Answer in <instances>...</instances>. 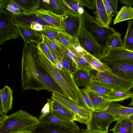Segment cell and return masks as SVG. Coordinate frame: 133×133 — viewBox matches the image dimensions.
I'll list each match as a JSON object with an SVG mask.
<instances>
[{"label": "cell", "mask_w": 133, "mask_h": 133, "mask_svg": "<svg viewBox=\"0 0 133 133\" xmlns=\"http://www.w3.org/2000/svg\"><path fill=\"white\" fill-rule=\"evenodd\" d=\"M33 133H89L87 129H73L53 124L40 123L33 131Z\"/></svg>", "instance_id": "4fadbf2b"}, {"label": "cell", "mask_w": 133, "mask_h": 133, "mask_svg": "<svg viewBox=\"0 0 133 133\" xmlns=\"http://www.w3.org/2000/svg\"><path fill=\"white\" fill-rule=\"evenodd\" d=\"M30 28L33 30L38 32L43 31V25L35 22H32L31 23Z\"/></svg>", "instance_id": "681fc988"}, {"label": "cell", "mask_w": 133, "mask_h": 133, "mask_svg": "<svg viewBox=\"0 0 133 133\" xmlns=\"http://www.w3.org/2000/svg\"><path fill=\"white\" fill-rule=\"evenodd\" d=\"M51 11L55 14L61 16L66 13L63 0H50Z\"/></svg>", "instance_id": "e575fe53"}, {"label": "cell", "mask_w": 133, "mask_h": 133, "mask_svg": "<svg viewBox=\"0 0 133 133\" xmlns=\"http://www.w3.org/2000/svg\"><path fill=\"white\" fill-rule=\"evenodd\" d=\"M79 1L82 6H86L89 9H96V0H79Z\"/></svg>", "instance_id": "ee69618b"}, {"label": "cell", "mask_w": 133, "mask_h": 133, "mask_svg": "<svg viewBox=\"0 0 133 133\" xmlns=\"http://www.w3.org/2000/svg\"><path fill=\"white\" fill-rule=\"evenodd\" d=\"M59 59L62 65L63 69L71 74H73L76 71V70L73 67L65 54L62 57Z\"/></svg>", "instance_id": "f35d334b"}, {"label": "cell", "mask_w": 133, "mask_h": 133, "mask_svg": "<svg viewBox=\"0 0 133 133\" xmlns=\"http://www.w3.org/2000/svg\"><path fill=\"white\" fill-rule=\"evenodd\" d=\"M85 89L88 91L97 94L107 98L109 94L114 90L106 84L96 80L91 76V81Z\"/></svg>", "instance_id": "44dd1931"}, {"label": "cell", "mask_w": 133, "mask_h": 133, "mask_svg": "<svg viewBox=\"0 0 133 133\" xmlns=\"http://www.w3.org/2000/svg\"><path fill=\"white\" fill-rule=\"evenodd\" d=\"M90 64L92 69L97 71H111V69L106 64L95 57H92Z\"/></svg>", "instance_id": "d590c367"}, {"label": "cell", "mask_w": 133, "mask_h": 133, "mask_svg": "<svg viewBox=\"0 0 133 133\" xmlns=\"http://www.w3.org/2000/svg\"><path fill=\"white\" fill-rule=\"evenodd\" d=\"M81 46L84 50L93 57L99 59L101 57L103 49L97 41L83 27L77 37Z\"/></svg>", "instance_id": "9c48e42d"}, {"label": "cell", "mask_w": 133, "mask_h": 133, "mask_svg": "<svg viewBox=\"0 0 133 133\" xmlns=\"http://www.w3.org/2000/svg\"><path fill=\"white\" fill-rule=\"evenodd\" d=\"M124 47L126 50L133 51V20H129L126 34L124 37Z\"/></svg>", "instance_id": "f1b7e54d"}, {"label": "cell", "mask_w": 133, "mask_h": 133, "mask_svg": "<svg viewBox=\"0 0 133 133\" xmlns=\"http://www.w3.org/2000/svg\"><path fill=\"white\" fill-rule=\"evenodd\" d=\"M110 131H113V133H132L131 123L128 118L117 121Z\"/></svg>", "instance_id": "83f0119b"}, {"label": "cell", "mask_w": 133, "mask_h": 133, "mask_svg": "<svg viewBox=\"0 0 133 133\" xmlns=\"http://www.w3.org/2000/svg\"><path fill=\"white\" fill-rule=\"evenodd\" d=\"M63 1L66 12L74 15H79L78 12V10L80 7L83 6L81 4L79 0H63Z\"/></svg>", "instance_id": "836d02e7"}, {"label": "cell", "mask_w": 133, "mask_h": 133, "mask_svg": "<svg viewBox=\"0 0 133 133\" xmlns=\"http://www.w3.org/2000/svg\"><path fill=\"white\" fill-rule=\"evenodd\" d=\"M129 91L131 94H133V86L129 90Z\"/></svg>", "instance_id": "11a10c76"}, {"label": "cell", "mask_w": 133, "mask_h": 133, "mask_svg": "<svg viewBox=\"0 0 133 133\" xmlns=\"http://www.w3.org/2000/svg\"><path fill=\"white\" fill-rule=\"evenodd\" d=\"M50 112V105L49 103L47 101L42 108L41 111V114L39 117H44L47 115Z\"/></svg>", "instance_id": "7dc6e473"}, {"label": "cell", "mask_w": 133, "mask_h": 133, "mask_svg": "<svg viewBox=\"0 0 133 133\" xmlns=\"http://www.w3.org/2000/svg\"><path fill=\"white\" fill-rule=\"evenodd\" d=\"M33 12L37 17L45 22L64 31L61 24V16L55 14L51 11L42 8H39Z\"/></svg>", "instance_id": "e0dca14e"}, {"label": "cell", "mask_w": 133, "mask_h": 133, "mask_svg": "<svg viewBox=\"0 0 133 133\" xmlns=\"http://www.w3.org/2000/svg\"><path fill=\"white\" fill-rule=\"evenodd\" d=\"M131 102L129 104V105L131 107L133 106V97L131 98Z\"/></svg>", "instance_id": "db71d44e"}, {"label": "cell", "mask_w": 133, "mask_h": 133, "mask_svg": "<svg viewBox=\"0 0 133 133\" xmlns=\"http://www.w3.org/2000/svg\"><path fill=\"white\" fill-rule=\"evenodd\" d=\"M13 20L14 24L17 26L30 28L31 23L32 22H35L42 25L53 26L37 17L33 12L27 13L23 12L14 15Z\"/></svg>", "instance_id": "9a60e30c"}, {"label": "cell", "mask_w": 133, "mask_h": 133, "mask_svg": "<svg viewBox=\"0 0 133 133\" xmlns=\"http://www.w3.org/2000/svg\"><path fill=\"white\" fill-rule=\"evenodd\" d=\"M24 12L34 11L40 8L39 0H14Z\"/></svg>", "instance_id": "d4e9b609"}, {"label": "cell", "mask_w": 133, "mask_h": 133, "mask_svg": "<svg viewBox=\"0 0 133 133\" xmlns=\"http://www.w3.org/2000/svg\"><path fill=\"white\" fill-rule=\"evenodd\" d=\"M133 97V94L129 91L113 90L108 96L107 99L110 102L121 101Z\"/></svg>", "instance_id": "f546056e"}, {"label": "cell", "mask_w": 133, "mask_h": 133, "mask_svg": "<svg viewBox=\"0 0 133 133\" xmlns=\"http://www.w3.org/2000/svg\"><path fill=\"white\" fill-rule=\"evenodd\" d=\"M0 119V133L33 130L40 123L38 118L21 109Z\"/></svg>", "instance_id": "3957f363"}, {"label": "cell", "mask_w": 133, "mask_h": 133, "mask_svg": "<svg viewBox=\"0 0 133 133\" xmlns=\"http://www.w3.org/2000/svg\"><path fill=\"white\" fill-rule=\"evenodd\" d=\"M110 5L115 13L116 15L118 13L117 11V0H105Z\"/></svg>", "instance_id": "c3c4849f"}, {"label": "cell", "mask_w": 133, "mask_h": 133, "mask_svg": "<svg viewBox=\"0 0 133 133\" xmlns=\"http://www.w3.org/2000/svg\"><path fill=\"white\" fill-rule=\"evenodd\" d=\"M87 91L91 99L92 111L104 112L108 109L111 102L108 101L107 98L97 94Z\"/></svg>", "instance_id": "7402d4cb"}, {"label": "cell", "mask_w": 133, "mask_h": 133, "mask_svg": "<svg viewBox=\"0 0 133 133\" xmlns=\"http://www.w3.org/2000/svg\"><path fill=\"white\" fill-rule=\"evenodd\" d=\"M0 6L14 15L24 12L14 0H0Z\"/></svg>", "instance_id": "4dcf8cb0"}, {"label": "cell", "mask_w": 133, "mask_h": 133, "mask_svg": "<svg viewBox=\"0 0 133 133\" xmlns=\"http://www.w3.org/2000/svg\"><path fill=\"white\" fill-rule=\"evenodd\" d=\"M81 55L85 51L80 45L77 38L72 37L69 44Z\"/></svg>", "instance_id": "b9f144b4"}, {"label": "cell", "mask_w": 133, "mask_h": 133, "mask_svg": "<svg viewBox=\"0 0 133 133\" xmlns=\"http://www.w3.org/2000/svg\"><path fill=\"white\" fill-rule=\"evenodd\" d=\"M76 58L81 69L88 75L91 76V72L94 70L91 68L90 64L83 57Z\"/></svg>", "instance_id": "74e56055"}, {"label": "cell", "mask_w": 133, "mask_h": 133, "mask_svg": "<svg viewBox=\"0 0 133 133\" xmlns=\"http://www.w3.org/2000/svg\"><path fill=\"white\" fill-rule=\"evenodd\" d=\"M50 105V112L59 119L64 120L79 122L76 115L66 108L51 98H47Z\"/></svg>", "instance_id": "5bb4252c"}, {"label": "cell", "mask_w": 133, "mask_h": 133, "mask_svg": "<svg viewBox=\"0 0 133 133\" xmlns=\"http://www.w3.org/2000/svg\"><path fill=\"white\" fill-rule=\"evenodd\" d=\"M104 112L113 116L117 121L128 119L133 114V108L124 107L116 102H111L108 109Z\"/></svg>", "instance_id": "2e32d148"}, {"label": "cell", "mask_w": 133, "mask_h": 133, "mask_svg": "<svg viewBox=\"0 0 133 133\" xmlns=\"http://www.w3.org/2000/svg\"><path fill=\"white\" fill-rule=\"evenodd\" d=\"M38 58L42 66L50 75L68 96V99L79 105L78 94L79 89L77 86L74 74L64 70L57 69L39 50H37Z\"/></svg>", "instance_id": "7a4b0ae2"}, {"label": "cell", "mask_w": 133, "mask_h": 133, "mask_svg": "<svg viewBox=\"0 0 133 133\" xmlns=\"http://www.w3.org/2000/svg\"><path fill=\"white\" fill-rule=\"evenodd\" d=\"M0 113L6 114L12 108L13 91L9 86L5 85L0 90Z\"/></svg>", "instance_id": "ac0fdd59"}, {"label": "cell", "mask_w": 133, "mask_h": 133, "mask_svg": "<svg viewBox=\"0 0 133 133\" xmlns=\"http://www.w3.org/2000/svg\"><path fill=\"white\" fill-rule=\"evenodd\" d=\"M64 54L67 57L73 67L75 69L76 71L77 70L81 69L79 63L76 56L67 47L65 50Z\"/></svg>", "instance_id": "ab89813d"}, {"label": "cell", "mask_w": 133, "mask_h": 133, "mask_svg": "<svg viewBox=\"0 0 133 133\" xmlns=\"http://www.w3.org/2000/svg\"><path fill=\"white\" fill-rule=\"evenodd\" d=\"M101 61L106 64L111 71L116 75L133 82V64L115 61Z\"/></svg>", "instance_id": "7c38bea8"}, {"label": "cell", "mask_w": 133, "mask_h": 133, "mask_svg": "<svg viewBox=\"0 0 133 133\" xmlns=\"http://www.w3.org/2000/svg\"><path fill=\"white\" fill-rule=\"evenodd\" d=\"M51 98L76 115L79 120V122L86 125L89 122L91 111L56 93H52Z\"/></svg>", "instance_id": "ba28073f"}, {"label": "cell", "mask_w": 133, "mask_h": 133, "mask_svg": "<svg viewBox=\"0 0 133 133\" xmlns=\"http://www.w3.org/2000/svg\"><path fill=\"white\" fill-rule=\"evenodd\" d=\"M36 46L37 49L39 50L46 57L51 52L48 46L43 40Z\"/></svg>", "instance_id": "7bdbcfd3"}, {"label": "cell", "mask_w": 133, "mask_h": 133, "mask_svg": "<svg viewBox=\"0 0 133 133\" xmlns=\"http://www.w3.org/2000/svg\"><path fill=\"white\" fill-rule=\"evenodd\" d=\"M81 17L83 27L97 41L103 50L108 39L116 31L112 27H107L99 24L85 10Z\"/></svg>", "instance_id": "277c9868"}, {"label": "cell", "mask_w": 133, "mask_h": 133, "mask_svg": "<svg viewBox=\"0 0 133 133\" xmlns=\"http://www.w3.org/2000/svg\"><path fill=\"white\" fill-rule=\"evenodd\" d=\"M33 130H23L21 131L15 133H33Z\"/></svg>", "instance_id": "f5cc1de1"}, {"label": "cell", "mask_w": 133, "mask_h": 133, "mask_svg": "<svg viewBox=\"0 0 133 133\" xmlns=\"http://www.w3.org/2000/svg\"><path fill=\"white\" fill-rule=\"evenodd\" d=\"M14 14L0 8V44L11 39H16L19 35L17 26L14 24Z\"/></svg>", "instance_id": "5b68a950"}, {"label": "cell", "mask_w": 133, "mask_h": 133, "mask_svg": "<svg viewBox=\"0 0 133 133\" xmlns=\"http://www.w3.org/2000/svg\"><path fill=\"white\" fill-rule=\"evenodd\" d=\"M38 119L40 122L42 123L57 124L75 130H79L80 129L74 121L60 119L51 112L44 117H39Z\"/></svg>", "instance_id": "603a6c76"}, {"label": "cell", "mask_w": 133, "mask_h": 133, "mask_svg": "<svg viewBox=\"0 0 133 133\" xmlns=\"http://www.w3.org/2000/svg\"><path fill=\"white\" fill-rule=\"evenodd\" d=\"M40 8L51 11L50 0H39Z\"/></svg>", "instance_id": "bcb514c9"}, {"label": "cell", "mask_w": 133, "mask_h": 133, "mask_svg": "<svg viewBox=\"0 0 133 133\" xmlns=\"http://www.w3.org/2000/svg\"><path fill=\"white\" fill-rule=\"evenodd\" d=\"M96 9L94 12L95 19L99 24L106 27L109 26L108 16L103 0H96Z\"/></svg>", "instance_id": "cb8c5ba5"}, {"label": "cell", "mask_w": 133, "mask_h": 133, "mask_svg": "<svg viewBox=\"0 0 133 133\" xmlns=\"http://www.w3.org/2000/svg\"><path fill=\"white\" fill-rule=\"evenodd\" d=\"M19 34L23 39L24 42L30 44L33 42L38 44L42 41V36L39 32L30 28L17 26Z\"/></svg>", "instance_id": "d6986e66"}, {"label": "cell", "mask_w": 133, "mask_h": 133, "mask_svg": "<svg viewBox=\"0 0 133 133\" xmlns=\"http://www.w3.org/2000/svg\"><path fill=\"white\" fill-rule=\"evenodd\" d=\"M130 121L132 125V133H133V114L130 116L128 118Z\"/></svg>", "instance_id": "816d5d0a"}, {"label": "cell", "mask_w": 133, "mask_h": 133, "mask_svg": "<svg viewBox=\"0 0 133 133\" xmlns=\"http://www.w3.org/2000/svg\"><path fill=\"white\" fill-rule=\"evenodd\" d=\"M61 18L64 31L72 37L77 38L82 26L81 16L66 12Z\"/></svg>", "instance_id": "8fae6325"}, {"label": "cell", "mask_w": 133, "mask_h": 133, "mask_svg": "<svg viewBox=\"0 0 133 133\" xmlns=\"http://www.w3.org/2000/svg\"><path fill=\"white\" fill-rule=\"evenodd\" d=\"M121 34L116 31L108 39L105 47L110 48H124V42L121 38Z\"/></svg>", "instance_id": "1f68e13d"}, {"label": "cell", "mask_w": 133, "mask_h": 133, "mask_svg": "<svg viewBox=\"0 0 133 133\" xmlns=\"http://www.w3.org/2000/svg\"><path fill=\"white\" fill-rule=\"evenodd\" d=\"M73 74L74 80L78 87L81 86L85 87L91 82V75H88L81 69L76 70Z\"/></svg>", "instance_id": "4316f807"}, {"label": "cell", "mask_w": 133, "mask_h": 133, "mask_svg": "<svg viewBox=\"0 0 133 133\" xmlns=\"http://www.w3.org/2000/svg\"><path fill=\"white\" fill-rule=\"evenodd\" d=\"M115 121L114 116L108 113L91 111L87 129L91 133H107L109 126Z\"/></svg>", "instance_id": "8992f818"}, {"label": "cell", "mask_w": 133, "mask_h": 133, "mask_svg": "<svg viewBox=\"0 0 133 133\" xmlns=\"http://www.w3.org/2000/svg\"><path fill=\"white\" fill-rule=\"evenodd\" d=\"M103 1L108 16L109 23L110 24L112 21V18L113 16L117 15L114 12L109 5L105 0H103Z\"/></svg>", "instance_id": "f6af8a7d"}, {"label": "cell", "mask_w": 133, "mask_h": 133, "mask_svg": "<svg viewBox=\"0 0 133 133\" xmlns=\"http://www.w3.org/2000/svg\"><path fill=\"white\" fill-rule=\"evenodd\" d=\"M72 37L65 32L59 31L57 38L67 47L69 45Z\"/></svg>", "instance_id": "60d3db41"}, {"label": "cell", "mask_w": 133, "mask_h": 133, "mask_svg": "<svg viewBox=\"0 0 133 133\" xmlns=\"http://www.w3.org/2000/svg\"><path fill=\"white\" fill-rule=\"evenodd\" d=\"M78 96L79 105L89 110L92 111L91 99L87 90L85 88L79 89Z\"/></svg>", "instance_id": "d6a6232c"}, {"label": "cell", "mask_w": 133, "mask_h": 133, "mask_svg": "<svg viewBox=\"0 0 133 133\" xmlns=\"http://www.w3.org/2000/svg\"><path fill=\"white\" fill-rule=\"evenodd\" d=\"M43 31L39 32L41 35L49 38H57L60 29L48 25H43Z\"/></svg>", "instance_id": "8d00e7d4"}, {"label": "cell", "mask_w": 133, "mask_h": 133, "mask_svg": "<svg viewBox=\"0 0 133 133\" xmlns=\"http://www.w3.org/2000/svg\"><path fill=\"white\" fill-rule=\"evenodd\" d=\"M54 66L59 70H62L63 69L62 65L60 62L59 59H58L57 62L55 65Z\"/></svg>", "instance_id": "f907efd6"}, {"label": "cell", "mask_w": 133, "mask_h": 133, "mask_svg": "<svg viewBox=\"0 0 133 133\" xmlns=\"http://www.w3.org/2000/svg\"><path fill=\"white\" fill-rule=\"evenodd\" d=\"M133 19V7L128 5L123 6L113 21V25L126 20Z\"/></svg>", "instance_id": "484cf974"}, {"label": "cell", "mask_w": 133, "mask_h": 133, "mask_svg": "<svg viewBox=\"0 0 133 133\" xmlns=\"http://www.w3.org/2000/svg\"><path fill=\"white\" fill-rule=\"evenodd\" d=\"M42 36V40L48 46L56 58L57 59H61L64 54L66 46L57 38H49Z\"/></svg>", "instance_id": "ffe728a7"}, {"label": "cell", "mask_w": 133, "mask_h": 133, "mask_svg": "<svg viewBox=\"0 0 133 133\" xmlns=\"http://www.w3.org/2000/svg\"><path fill=\"white\" fill-rule=\"evenodd\" d=\"M94 79L107 84L114 90L129 91L133 86V82L127 80L116 75L112 71L98 72Z\"/></svg>", "instance_id": "52a82bcc"}, {"label": "cell", "mask_w": 133, "mask_h": 133, "mask_svg": "<svg viewBox=\"0 0 133 133\" xmlns=\"http://www.w3.org/2000/svg\"><path fill=\"white\" fill-rule=\"evenodd\" d=\"M101 61L120 62L133 64V51L124 48H110L105 47L103 49Z\"/></svg>", "instance_id": "30bf717a"}, {"label": "cell", "mask_w": 133, "mask_h": 133, "mask_svg": "<svg viewBox=\"0 0 133 133\" xmlns=\"http://www.w3.org/2000/svg\"><path fill=\"white\" fill-rule=\"evenodd\" d=\"M37 50V46L34 43L29 44L24 42L21 81L23 91L45 90L68 99L57 83L41 65Z\"/></svg>", "instance_id": "6da1fadb"}]
</instances>
